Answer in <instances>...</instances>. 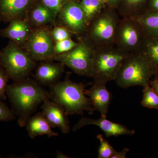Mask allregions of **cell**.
Returning <instances> with one entry per match:
<instances>
[{
	"mask_svg": "<svg viewBox=\"0 0 158 158\" xmlns=\"http://www.w3.org/2000/svg\"><path fill=\"white\" fill-rule=\"evenodd\" d=\"M6 96L11 110L18 116L20 127H26L27 121L44 101L50 99L49 92L36 80L28 77L7 85Z\"/></svg>",
	"mask_w": 158,
	"mask_h": 158,
	"instance_id": "cell-1",
	"label": "cell"
},
{
	"mask_svg": "<svg viewBox=\"0 0 158 158\" xmlns=\"http://www.w3.org/2000/svg\"><path fill=\"white\" fill-rule=\"evenodd\" d=\"M49 88L51 100L61 106L68 115H82L85 111L93 114L94 110L90 98L85 94L83 83L73 82L67 77Z\"/></svg>",
	"mask_w": 158,
	"mask_h": 158,
	"instance_id": "cell-2",
	"label": "cell"
},
{
	"mask_svg": "<svg viewBox=\"0 0 158 158\" xmlns=\"http://www.w3.org/2000/svg\"><path fill=\"white\" fill-rule=\"evenodd\" d=\"M129 53L113 45L94 49L90 71L94 81L107 83L114 81Z\"/></svg>",
	"mask_w": 158,
	"mask_h": 158,
	"instance_id": "cell-3",
	"label": "cell"
},
{
	"mask_svg": "<svg viewBox=\"0 0 158 158\" xmlns=\"http://www.w3.org/2000/svg\"><path fill=\"white\" fill-rule=\"evenodd\" d=\"M120 20L117 10L107 6L88 25L84 37L94 48L115 45V34Z\"/></svg>",
	"mask_w": 158,
	"mask_h": 158,
	"instance_id": "cell-4",
	"label": "cell"
},
{
	"mask_svg": "<svg viewBox=\"0 0 158 158\" xmlns=\"http://www.w3.org/2000/svg\"><path fill=\"white\" fill-rule=\"evenodd\" d=\"M0 63L6 69L9 79L14 82L29 77L37 65V62L11 40L1 51Z\"/></svg>",
	"mask_w": 158,
	"mask_h": 158,
	"instance_id": "cell-5",
	"label": "cell"
},
{
	"mask_svg": "<svg viewBox=\"0 0 158 158\" xmlns=\"http://www.w3.org/2000/svg\"><path fill=\"white\" fill-rule=\"evenodd\" d=\"M148 62L139 53L130 54L125 60L114 81L123 88L149 85V79L154 74Z\"/></svg>",
	"mask_w": 158,
	"mask_h": 158,
	"instance_id": "cell-6",
	"label": "cell"
},
{
	"mask_svg": "<svg viewBox=\"0 0 158 158\" xmlns=\"http://www.w3.org/2000/svg\"><path fill=\"white\" fill-rule=\"evenodd\" d=\"M77 45L71 50L55 55L52 61L63 63L82 76L90 77L94 49L84 37L78 38Z\"/></svg>",
	"mask_w": 158,
	"mask_h": 158,
	"instance_id": "cell-7",
	"label": "cell"
},
{
	"mask_svg": "<svg viewBox=\"0 0 158 158\" xmlns=\"http://www.w3.org/2000/svg\"><path fill=\"white\" fill-rule=\"evenodd\" d=\"M146 36L141 23L134 18H123L118 23L114 44L129 53H137L141 49Z\"/></svg>",
	"mask_w": 158,
	"mask_h": 158,
	"instance_id": "cell-8",
	"label": "cell"
},
{
	"mask_svg": "<svg viewBox=\"0 0 158 158\" xmlns=\"http://www.w3.org/2000/svg\"><path fill=\"white\" fill-rule=\"evenodd\" d=\"M49 26L33 28L22 48L36 62L52 60L54 56L55 42Z\"/></svg>",
	"mask_w": 158,
	"mask_h": 158,
	"instance_id": "cell-9",
	"label": "cell"
},
{
	"mask_svg": "<svg viewBox=\"0 0 158 158\" xmlns=\"http://www.w3.org/2000/svg\"><path fill=\"white\" fill-rule=\"evenodd\" d=\"M57 19V25L64 27L78 38L85 36L88 26L79 0H66Z\"/></svg>",
	"mask_w": 158,
	"mask_h": 158,
	"instance_id": "cell-10",
	"label": "cell"
},
{
	"mask_svg": "<svg viewBox=\"0 0 158 158\" xmlns=\"http://www.w3.org/2000/svg\"><path fill=\"white\" fill-rule=\"evenodd\" d=\"M39 0H0V22L9 23L27 17L31 8Z\"/></svg>",
	"mask_w": 158,
	"mask_h": 158,
	"instance_id": "cell-11",
	"label": "cell"
},
{
	"mask_svg": "<svg viewBox=\"0 0 158 158\" xmlns=\"http://www.w3.org/2000/svg\"><path fill=\"white\" fill-rule=\"evenodd\" d=\"M106 118L101 116L98 119H92L82 117L73 127V131L75 132L86 126L93 125L98 127L105 133L107 138L111 136L117 137L122 135L132 136L135 133L134 130L129 129L120 123L113 122Z\"/></svg>",
	"mask_w": 158,
	"mask_h": 158,
	"instance_id": "cell-12",
	"label": "cell"
},
{
	"mask_svg": "<svg viewBox=\"0 0 158 158\" xmlns=\"http://www.w3.org/2000/svg\"><path fill=\"white\" fill-rule=\"evenodd\" d=\"M41 109L42 115L52 128H58L64 134L70 132L68 114L61 106L48 99L43 102Z\"/></svg>",
	"mask_w": 158,
	"mask_h": 158,
	"instance_id": "cell-13",
	"label": "cell"
},
{
	"mask_svg": "<svg viewBox=\"0 0 158 158\" xmlns=\"http://www.w3.org/2000/svg\"><path fill=\"white\" fill-rule=\"evenodd\" d=\"M107 83L94 81L89 89H85V94L90 98L94 111H98L102 117H106L111 100L112 93L106 88Z\"/></svg>",
	"mask_w": 158,
	"mask_h": 158,
	"instance_id": "cell-14",
	"label": "cell"
},
{
	"mask_svg": "<svg viewBox=\"0 0 158 158\" xmlns=\"http://www.w3.org/2000/svg\"><path fill=\"white\" fill-rule=\"evenodd\" d=\"M53 61H42L36 66L34 79L42 86L54 85L59 81L65 71V65L63 63Z\"/></svg>",
	"mask_w": 158,
	"mask_h": 158,
	"instance_id": "cell-15",
	"label": "cell"
},
{
	"mask_svg": "<svg viewBox=\"0 0 158 158\" xmlns=\"http://www.w3.org/2000/svg\"><path fill=\"white\" fill-rule=\"evenodd\" d=\"M33 27L27 18L13 20L6 28L0 30V36L14 41L22 47L31 34Z\"/></svg>",
	"mask_w": 158,
	"mask_h": 158,
	"instance_id": "cell-16",
	"label": "cell"
},
{
	"mask_svg": "<svg viewBox=\"0 0 158 158\" xmlns=\"http://www.w3.org/2000/svg\"><path fill=\"white\" fill-rule=\"evenodd\" d=\"M26 18L34 27L54 26L56 19L54 12L39 1L31 8Z\"/></svg>",
	"mask_w": 158,
	"mask_h": 158,
	"instance_id": "cell-17",
	"label": "cell"
},
{
	"mask_svg": "<svg viewBox=\"0 0 158 158\" xmlns=\"http://www.w3.org/2000/svg\"><path fill=\"white\" fill-rule=\"evenodd\" d=\"M26 127L28 136L31 139L44 135H47L49 138L58 136L57 133L52 130L50 125L41 112L31 116L28 119Z\"/></svg>",
	"mask_w": 158,
	"mask_h": 158,
	"instance_id": "cell-18",
	"label": "cell"
},
{
	"mask_svg": "<svg viewBox=\"0 0 158 158\" xmlns=\"http://www.w3.org/2000/svg\"><path fill=\"white\" fill-rule=\"evenodd\" d=\"M139 53L148 62L154 74H158V37H146Z\"/></svg>",
	"mask_w": 158,
	"mask_h": 158,
	"instance_id": "cell-19",
	"label": "cell"
},
{
	"mask_svg": "<svg viewBox=\"0 0 158 158\" xmlns=\"http://www.w3.org/2000/svg\"><path fill=\"white\" fill-rule=\"evenodd\" d=\"M149 0H123L117 11L123 18H136L147 11Z\"/></svg>",
	"mask_w": 158,
	"mask_h": 158,
	"instance_id": "cell-20",
	"label": "cell"
},
{
	"mask_svg": "<svg viewBox=\"0 0 158 158\" xmlns=\"http://www.w3.org/2000/svg\"><path fill=\"white\" fill-rule=\"evenodd\" d=\"M146 37H158V11H147L136 18Z\"/></svg>",
	"mask_w": 158,
	"mask_h": 158,
	"instance_id": "cell-21",
	"label": "cell"
},
{
	"mask_svg": "<svg viewBox=\"0 0 158 158\" xmlns=\"http://www.w3.org/2000/svg\"><path fill=\"white\" fill-rule=\"evenodd\" d=\"M88 26L107 7L105 0H80Z\"/></svg>",
	"mask_w": 158,
	"mask_h": 158,
	"instance_id": "cell-22",
	"label": "cell"
},
{
	"mask_svg": "<svg viewBox=\"0 0 158 158\" xmlns=\"http://www.w3.org/2000/svg\"><path fill=\"white\" fill-rule=\"evenodd\" d=\"M141 105L144 107L158 110V94L149 85L144 87Z\"/></svg>",
	"mask_w": 158,
	"mask_h": 158,
	"instance_id": "cell-23",
	"label": "cell"
},
{
	"mask_svg": "<svg viewBox=\"0 0 158 158\" xmlns=\"http://www.w3.org/2000/svg\"><path fill=\"white\" fill-rule=\"evenodd\" d=\"M97 138L100 142L98 150V158H111L116 150L112 147L109 141L100 134L97 135Z\"/></svg>",
	"mask_w": 158,
	"mask_h": 158,
	"instance_id": "cell-24",
	"label": "cell"
},
{
	"mask_svg": "<svg viewBox=\"0 0 158 158\" xmlns=\"http://www.w3.org/2000/svg\"><path fill=\"white\" fill-rule=\"evenodd\" d=\"M77 44L78 41H74L72 38L55 42L53 48L54 56L66 52L75 47Z\"/></svg>",
	"mask_w": 158,
	"mask_h": 158,
	"instance_id": "cell-25",
	"label": "cell"
},
{
	"mask_svg": "<svg viewBox=\"0 0 158 158\" xmlns=\"http://www.w3.org/2000/svg\"><path fill=\"white\" fill-rule=\"evenodd\" d=\"M51 29L50 33L52 39L55 42L64 40L71 38L73 34L66 28L62 26L55 24Z\"/></svg>",
	"mask_w": 158,
	"mask_h": 158,
	"instance_id": "cell-26",
	"label": "cell"
},
{
	"mask_svg": "<svg viewBox=\"0 0 158 158\" xmlns=\"http://www.w3.org/2000/svg\"><path fill=\"white\" fill-rule=\"evenodd\" d=\"M9 78L3 65L0 63V99L6 100L7 99L6 89Z\"/></svg>",
	"mask_w": 158,
	"mask_h": 158,
	"instance_id": "cell-27",
	"label": "cell"
},
{
	"mask_svg": "<svg viewBox=\"0 0 158 158\" xmlns=\"http://www.w3.org/2000/svg\"><path fill=\"white\" fill-rule=\"evenodd\" d=\"M15 118V114L11 109H9L6 103L0 99V121L7 122L14 120Z\"/></svg>",
	"mask_w": 158,
	"mask_h": 158,
	"instance_id": "cell-28",
	"label": "cell"
},
{
	"mask_svg": "<svg viewBox=\"0 0 158 158\" xmlns=\"http://www.w3.org/2000/svg\"><path fill=\"white\" fill-rule=\"evenodd\" d=\"M44 6L52 10L56 17L66 0H39Z\"/></svg>",
	"mask_w": 158,
	"mask_h": 158,
	"instance_id": "cell-29",
	"label": "cell"
},
{
	"mask_svg": "<svg viewBox=\"0 0 158 158\" xmlns=\"http://www.w3.org/2000/svg\"><path fill=\"white\" fill-rule=\"evenodd\" d=\"M105 1L108 7L117 10L123 0H105Z\"/></svg>",
	"mask_w": 158,
	"mask_h": 158,
	"instance_id": "cell-30",
	"label": "cell"
},
{
	"mask_svg": "<svg viewBox=\"0 0 158 158\" xmlns=\"http://www.w3.org/2000/svg\"><path fill=\"white\" fill-rule=\"evenodd\" d=\"M129 150V148H125L121 151L117 152L116 151L111 158H126Z\"/></svg>",
	"mask_w": 158,
	"mask_h": 158,
	"instance_id": "cell-31",
	"label": "cell"
},
{
	"mask_svg": "<svg viewBox=\"0 0 158 158\" xmlns=\"http://www.w3.org/2000/svg\"><path fill=\"white\" fill-rule=\"evenodd\" d=\"M147 11H158V0H149Z\"/></svg>",
	"mask_w": 158,
	"mask_h": 158,
	"instance_id": "cell-32",
	"label": "cell"
},
{
	"mask_svg": "<svg viewBox=\"0 0 158 158\" xmlns=\"http://www.w3.org/2000/svg\"><path fill=\"white\" fill-rule=\"evenodd\" d=\"M149 85L158 94V78L152 81H149Z\"/></svg>",
	"mask_w": 158,
	"mask_h": 158,
	"instance_id": "cell-33",
	"label": "cell"
},
{
	"mask_svg": "<svg viewBox=\"0 0 158 158\" xmlns=\"http://www.w3.org/2000/svg\"><path fill=\"white\" fill-rule=\"evenodd\" d=\"M56 157L57 158H69L68 156L65 155V154L61 152L58 151L57 152Z\"/></svg>",
	"mask_w": 158,
	"mask_h": 158,
	"instance_id": "cell-34",
	"label": "cell"
},
{
	"mask_svg": "<svg viewBox=\"0 0 158 158\" xmlns=\"http://www.w3.org/2000/svg\"><path fill=\"white\" fill-rule=\"evenodd\" d=\"M2 158V156L0 155V158Z\"/></svg>",
	"mask_w": 158,
	"mask_h": 158,
	"instance_id": "cell-35",
	"label": "cell"
},
{
	"mask_svg": "<svg viewBox=\"0 0 158 158\" xmlns=\"http://www.w3.org/2000/svg\"><path fill=\"white\" fill-rule=\"evenodd\" d=\"M1 51H0V54H1Z\"/></svg>",
	"mask_w": 158,
	"mask_h": 158,
	"instance_id": "cell-36",
	"label": "cell"
},
{
	"mask_svg": "<svg viewBox=\"0 0 158 158\" xmlns=\"http://www.w3.org/2000/svg\"><path fill=\"white\" fill-rule=\"evenodd\" d=\"M79 1H80V0H79Z\"/></svg>",
	"mask_w": 158,
	"mask_h": 158,
	"instance_id": "cell-37",
	"label": "cell"
},
{
	"mask_svg": "<svg viewBox=\"0 0 158 158\" xmlns=\"http://www.w3.org/2000/svg\"></svg>",
	"mask_w": 158,
	"mask_h": 158,
	"instance_id": "cell-38",
	"label": "cell"
}]
</instances>
